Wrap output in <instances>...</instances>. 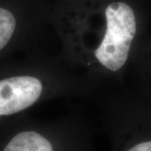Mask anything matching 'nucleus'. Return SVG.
I'll return each instance as SVG.
<instances>
[{
    "instance_id": "1",
    "label": "nucleus",
    "mask_w": 151,
    "mask_h": 151,
    "mask_svg": "<svg viewBox=\"0 0 151 151\" xmlns=\"http://www.w3.org/2000/svg\"><path fill=\"white\" fill-rule=\"evenodd\" d=\"M107 29L102 43L95 50L98 61L110 70H119L129 56L136 34L133 9L125 3H113L105 11Z\"/></svg>"
},
{
    "instance_id": "2",
    "label": "nucleus",
    "mask_w": 151,
    "mask_h": 151,
    "mask_svg": "<svg viewBox=\"0 0 151 151\" xmlns=\"http://www.w3.org/2000/svg\"><path fill=\"white\" fill-rule=\"evenodd\" d=\"M42 92L40 81L33 76H14L0 81V116L30 107Z\"/></svg>"
},
{
    "instance_id": "3",
    "label": "nucleus",
    "mask_w": 151,
    "mask_h": 151,
    "mask_svg": "<svg viewBox=\"0 0 151 151\" xmlns=\"http://www.w3.org/2000/svg\"><path fill=\"white\" fill-rule=\"evenodd\" d=\"M3 151H58L49 137L36 131H23L14 135Z\"/></svg>"
},
{
    "instance_id": "4",
    "label": "nucleus",
    "mask_w": 151,
    "mask_h": 151,
    "mask_svg": "<svg viewBox=\"0 0 151 151\" xmlns=\"http://www.w3.org/2000/svg\"><path fill=\"white\" fill-rule=\"evenodd\" d=\"M15 25V19L12 13L0 7V50L9 41Z\"/></svg>"
}]
</instances>
